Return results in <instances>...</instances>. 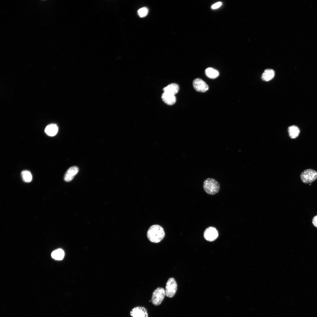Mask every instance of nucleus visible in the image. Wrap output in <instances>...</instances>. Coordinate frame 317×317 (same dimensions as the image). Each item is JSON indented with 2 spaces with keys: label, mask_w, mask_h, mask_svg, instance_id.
Here are the masks:
<instances>
[{
  "label": "nucleus",
  "mask_w": 317,
  "mask_h": 317,
  "mask_svg": "<svg viewBox=\"0 0 317 317\" xmlns=\"http://www.w3.org/2000/svg\"><path fill=\"white\" fill-rule=\"evenodd\" d=\"M177 288V284L175 279L172 277L169 278L166 286V295L169 298L173 297L176 292Z\"/></svg>",
  "instance_id": "nucleus-5"
},
{
  "label": "nucleus",
  "mask_w": 317,
  "mask_h": 317,
  "mask_svg": "<svg viewBox=\"0 0 317 317\" xmlns=\"http://www.w3.org/2000/svg\"><path fill=\"white\" fill-rule=\"evenodd\" d=\"M193 85L194 89L198 92H205L209 89L207 84L202 80L199 78H196L193 80Z\"/></svg>",
  "instance_id": "nucleus-7"
},
{
  "label": "nucleus",
  "mask_w": 317,
  "mask_h": 317,
  "mask_svg": "<svg viewBox=\"0 0 317 317\" xmlns=\"http://www.w3.org/2000/svg\"><path fill=\"white\" fill-rule=\"evenodd\" d=\"M203 186L205 192L210 195L215 194L220 189V185L218 182L212 178L205 179L203 182Z\"/></svg>",
  "instance_id": "nucleus-2"
},
{
  "label": "nucleus",
  "mask_w": 317,
  "mask_h": 317,
  "mask_svg": "<svg viewBox=\"0 0 317 317\" xmlns=\"http://www.w3.org/2000/svg\"><path fill=\"white\" fill-rule=\"evenodd\" d=\"M275 75L274 71L271 69H266L261 76L262 79L265 81H268L272 80Z\"/></svg>",
  "instance_id": "nucleus-14"
},
{
  "label": "nucleus",
  "mask_w": 317,
  "mask_h": 317,
  "mask_svg": "<svg viewBox=\"0 0 317 317\" xmlns=\"http://www.w3.org/2000/svg\"><path fill=\"white\" fill-rule=\"evenodd\" d=\"M288 130L289 137L292 139H295L298 137L300 132L299 128L295 125L289 127Z\"/></svg>",
  "instance_id": "nucleus-13"
},
{
  "label": "nucleus",
  "mask_w": 317,
  "mask_h": 317,
  "mask_svg": "<svg viewBox=\"0 0 317 317\" xmlns=\"http://www.w3.org/2000/svg\"><path fill=\"white\" fill-rule=\"evenodd\" d=\"M205 73L207 77L212 79L216 78L219 75L218 71L211 68H207L205 70Z\"/></svg>",
  "instance_id": "nucleus-15"
},
{
  "label": "nucleus",
  "mask_w": 317,
  "mask_h": 317,
  "mask_svg": "<svg viewBox=\"0 0 317 317\" xmlns=\"http://www.w3.org/2000/svg\"><path fill=\"white\" fill-rule=\"evenodd\" d=\"M300 178L301 181L305 183H311L317 178V172L311 169H307L301 173Z\"/></svg>",
  "instance_id": "nucleus-3"
},
{
  "label": "nucleus",
  "mask_w": 317,
  "mask_h": 317,
  "mask_svg": "<svg viewBox=\"0 0 317 317\" xmlns=\"http://www.w3.org/2000/svg\"><path fill=\"white\" fill-rule=\"evenodd\" d=\"M79 171V168L76 166H73L68 169L64 176V180L67 182L72 181Z\"/></svg>",
  "instance_id": "nucleus-9"
},
{
  "label": "nucleus",
  "mask_w": 317,
  "mask_h": 317,
  "mask_svg": "<svg viewBox=\"0 0 317 317\" xmlns=\"http://www.w3.org/2000/svg\"><path fill=\"white\" fill-rule=\"evenodd\" d=\"M312 222L314 226L317 227V215L313 218Z\"/></svg>",
  "instance_id": "nucleus-20"
},
{
  "label": "nucleus",
  "mask_w": 317,
  "mask_h": 317,
  "mask_svg": "<svg viewBox=\"0 0 317 317\" xmlns=\"http://www.w3.org/2000/svg\"><path fill=\"white\" fill-rule=\"evenodd\" d=\"M130 314L132 317H148L146 309L143 307L136 306L130 311Z\"/></svg>",
  "instance_id": "nucleus-8"
},
{
  "label": "nucleus",
  "mask_w": 317,
  "mask_h": 317,
  "mask_svg": "<svg viewBox=\"0 0 317 317\" xmlns=\"http://www.w3.org/2000/svg\"><path fill=\"white\" fill-rule=\"evenodd\" d=\"M161 98L165 103L170 105L173 104L176 101V98L175 95L165 92H164L162 94Z\"/></svg>",
  "instance_id": "nucleus-10"
},
{
  "label": "nucleus",
  "mask_w": 317,
  "mask_h": 317,
  "mask_svg": "<svg viewBox=\"0 0 317 317\" xmlns=\"http://www.w3.org/2000/svg\"><path fill=\"white\" fill-rule=\"evenodd\" d=\"M21 176L23 181L25 182L29 183L32 180V175L28 171H23L21 173Z\"/></svg>",
  "instance_id": "nucleus-17"
},
{
  "label": "nucleus",
  "mask_w": 317,
  "mask_h": 317,
  "mask_svg": "<svg viewBox=\"0 0 317 317\" xmlns=\"http://www.w3.org/2000/svg\"><path fill=\"white\" fill-rule=\"evenodd\" d=\"M222 3L220 2H217L213 4L211 6V8L213 9H215L219 7L222 5Z\"/></svg>",
  "instance_id": "nucleus-19"
},
{
  "label": "nucleus",
  "mask_w": 317,
  "mask_h": 317,
  "mask_svg": "<svg viewBox=\"0 0 317 317\" xmlns=\"http://www.w3.org/2000/svg\"><path fill=\"white\" fill-rule=\"evenodd\" d=\"M58 130V128L57 125L52 124H49L46 127L45 131L48 136H52L57 134Z\"/></svg>",
  "instance_id": "nucleus-12"
},
{
  "label": "nucleus",
  "mask_w": 317,
  "mask_h": 317,
  "mask_svg": "<svg viewBox=\"0 0 317 317\" xmlns=\"http://www.w3.org/2000/svg\"><path fill=\"white\" fill-rule=\"evenodd\" d=\"M165 235V232L163 228L158 225L151 226L147 233V237L149 240L154 243L161 242L164 237Z\"/></svg>",
  "instance_id": "nucleus-1"
},
{
  "label": "nucleus",
  "mask_w": 317,
  "mask_h": 317,
  "mask_svg": "<svg viewBox=\"0 0 317 317\" xmlns=\"http://www.w3.org/2000/svg\"><path fill=\"white\" fill-rule=\"evenodd\" d=\"M203 235L204 238L206 240L209 242H212L217 238L218 233L215 228L210 227L205 230Z\"/></svg>",
  "instance_id": "nucleus-6"
},
{
  "label": "nucleus",
  "mask_w": 317,
  "mask_h": 317,
  "mask_svg": "<svg viewBox=\"0 0 317 317\" xmlns=\"http://www.w3.org/2000/svg\"><path fill=\"white\" fill-rule=\"evenodd\" d=\"M51 255L52 257L55 259L61 260L64 257V252L62 249H59L53 251Z\"/></svg>",
  "instance_id": "nucleus-16"
},
{
  "label": "nucleus",
  "mask_w": 317,
  "mask_h": 317,
  "mask_svg": "<svg viewBox=\"0 0 317 317\" xmlns=\"http://www.w3.org/2000/svg\"><path fill=\"white\" fill-rule=\"evenodd\" d=\"M179 90L178 85L175 83L169 84L163 89L164 92L174 95L178 92Z\"/></svg>",
  "instance_id": "nucleus-11"
},
{
  "label": "nucleus",
  "mask_w": 317,
  "mask_h": 317,
  "mask_svg": "<svg viewBox=\"0 0 317 317\" xmlns=\"http://www.w3.org/2000/svg\"><path fill=\"white\" fill-rule=\"evenodd\" d=\"M166 295L165 290L161 287L157 288L153 293L151 301L155 306L160 305Z\"/></svg>",
  "instance_id": "nucleus-4"
},
{
  "label": "nucleus",
  "mask_w": 317,
  "mask_h": 317,
  "mask_svg": "<svg viewBox=\"0 0 317 317\" xmlns=\"http://www.w3.org/2000/svg\"><path fill=\"white\" fill-rule=\"evenodd\" d=\"M138 13L140 17H143L146 16L147 14L148 10L146 8L143 7L139 9Z\"/></svg>",
  "instance_id": "nucleus-18"
}]
</instances>
